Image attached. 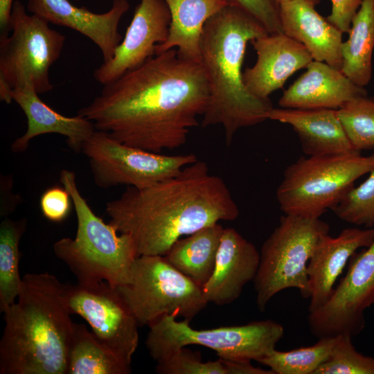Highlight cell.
Here are the masks:
<instances>
[{
  "label": "cell",
  "mask_w": 374,
  "mask_h": 374,
  "mask_svg": "<svg viewBox=\"0 0 374 374\" xmlns=\"http://www.w3.org/2000/svg\"><path fill=\"white\" fill-rule=\"evenodd\" d=\"M139 326H148L164 315L189 322L206 306L202 287L175 268L164 256H140L129 281L116 287Z\"/></svg>",
  "instance_id": "10"
},
{
  "label": "cell",
  "mask_w": 374,
  "mask_h": 374,
  "mask_svg": "<svg viewBox=\"0 0 374 374\" xmlns=\"http://www.w3.org/2000/svg\"><path fill=\"white\" fill-rule=\"evenodd\" d=\"M278 100L282 108L339 109L347 102L367 95L364 87L348 79L340 70L312 60Z\"/></svg>",
  "instance_id": "19"
},
{
  "label": "cell",
  "mask_w": 374,
  "mask_h": 374,
  "mask_svg": "<svg viewBox=\"0 0 374 374\" xmlns=\"http://www.w3.org/2000/svg\"><path fill=\"white\" fill-rule=\"evenodd\" d=\"M103 86L78 114L125 145L156 153L184 145L209 100L201 63L181 57L175 48Z\"/></svg>",
  "instance_id": "1"
},
{
  "label": "cell",
  "mask_w": 374,
  "mask_h": 374,
  "mask_svg": "<svg viewBox=\"0 0 374 374\" xmlns=\"http://www.w3.org/2000/svg\"><path fill=\"white\" fill-rule=\"evenodd\" d=\"M224 227L218 222L178 239L164 256L177 270L203 287L212 276Z\"/></svg>",
  "instance_id": "24"
},
{
  "label": "cell",
  "mask_w": 374,
  "mask_h": 374,
  "mask_svg": "<svg viewBox=\"0 0 374 374\" xmlns=\"http://www.w3.org/2000/svg\"><path fill=\"white\" fill-rule=\"evenodd\" d=\"M260 263V252L233 228H224L214 271L202 287L205 301L228 305L240 296L253 280Z\"/></svg>",
  "instance_id": "17"
},
{
  "label": "cell",
  "mask_w": 374,
  "mask_h": 374,
  "mask_svg": "<svg viewBox=\"0 0 374 374\" xmlns=\"http://www.w3.org/2000/svg\"><path fill=\"white\" fill-rule=\"evenodd\" d=\"M11 96L24 112L28 125L26 132L12 143L13 152H24L32 139L45 134L64 136L69 148L79 152L96 130L93 123L81 115L69 117L55 111L39 98L30 84L12 89Z\"/></svg>",
  "instance_id": "20"
},
{
  "label": "cell",
  "mask_w": 374,
  "mask_h": 374,
  "mask_svg": "<svg viewBox=\"0 0 374 374\" xmlns=\"http://www.w3.org/2000/svg\"><path fill=\"white\" fill-rule=\"evenodd\" d=\"M250 43L257 60L253 66L245 69L242 78L249 91L260 98H269L294 73L314 60L303 44L283 33L268 34Z\"/></svg>",
  "instance_id": "16"
},
{
  "label": "cell",
  "mask_w": 374,
  "mask_h": 374,
  "mask_svg": "<svg viewBox=\"0 0 374 374\" xmlns=\"http://www.w3.org/2000/svg\"><path fill=\"white\" fill-rule=\"evenodd\" d=\"M74 1H80V0H74Z\"/></svg>",
  "instance_id": "39"
},
{
  "label": "cell",
  "mask_w": 374,
  "mask_h": 374,
  "mask_svg": "<svg viewBox=\"0 0 374 374\" xmlns=\"http://www.w3.org/2000/svg\"><path fill=\"white\" fill-rule=\"evenodd\" d=\"M26 229L25 218H5L0 224V312L3 313L15 302L20 291L19 243Z\"/></svg>",
  "instance_id": "27"
},
{
  "label": "cell",
  "mask_w": 374,
  "mask_h": 374,
  "mask_svg": "<svg viewBox=\"0 0 374 374\" xmlns=\"http://www.w3.org/2000/svg\"><path fill=\"white\" fill-rule=\"evenodd\" d=\"M28 10L49 24L71 28L91 39L100 50L103 62L110 60L122 41L119 23L128 11L127 0H113L111 8L95 13L69 0H28Z\"/></svg>",
  "instance_id": "15"
},
{
  "label": "cell",
  "mask_w": 374,
  "mask_h": 374,
  "mask_svg": "<svg viewBox=\"0 0 374 374\" xmlns=\"http://www.w3.org/2000/svg\"><path fill=\"white\" fill-rule=\"evenodd\" d=\"M337 336L319 338L314 344L279 351L276 348L258 361L274 374H314L332 353Z\"/></svg>",
  "instance_id": "28"
},
{
  "label": "cell",
  "mask_w": 374,
  "mask_h": 374,
  "mask_svg": "<svg viewBox=\"0 0 374 374\" xmlns=\"http://www.w3.org/2000/svg\"><path fill=\"white\" fill-rule=\"evenodd\" d=\"M374 241V228H346L336 237H320L308 265L311 290L308 312L321 308L330 299L334 285L352 256Z\"/></svg>",
  "instance_id": "18"
},
{
  "label": "cell",
  "mask_w": 374,
  "mask_h": 374,
  "mask_svg": "<svg viewBox=\"0 0 374 374\" xmlns=\"http://www.w3.org/2000/svg\"><path fill=\"white\" fill-rule=\"evenodd\" d=\"M269 119L290 125L308 156L358 152L346 133L337 109L273 108Z\"/></svg>",
  "instance_id": "22"
},
{
  "label": "cell",
  "mask_w": 374,
  "mask_h": 374,
  "mask_svg": "<svg viewBox=\"0 0 374 374\" xmlns=\"http://www.w3.org/2000/svg\"><path fill=\"white\" fill-rule=\"evenodd\" d=\"M170 12L167 40L156 46L155 55L172 48L186 60L200 62L201 40L206 21L225 6L229 0H163Z\"/></svg>",
  "instance_id": "23"
},
{
  "label": "cell",
  "mask_w": 374,
  "mask_h": 374,
  "mask_svg": "<svg viewBox=\"0 0 374 374\" xmlns=\"http://www.w3.org/2000/svg\"><path fill=\"white\" fill-rule=\"evenodd\" d=\"M172 314L164 315L148 326L145 345L157 363L188 345L208 348L224 360L258 362L276 348L284 335L283 326L271 319L195 330L188 321H179Z\"/></svg>",
  "instance_id": "8"
},
{
  "label": "cell",
  "mask_w": 374,
  "mask_h": 374,
  "mask_svg": "<svg viewBox=\"0 0 374 374\" xmlns=\"http://www.w3.org/2000/svg\"><path fill=\"white\" fill-rule=\"evenodd\" d=\"M64 285L48 272L22 277L17 301L3 313L0 374H66L73 322Z\"/></svg>",
  "instance_id": "4"
},
{
  "label": "cell",
  "mask_w": 374,
  "mask_h": 374,
  "mask_svg": "<svg viewBox=\"0 0 374 374\" xmlns=\"http://www.w3.org/2000/svg\"><path fill=\"white\" fill-rule=\"evenodd\" d=\"M71 314L82 317L96 339L131 366L139 344V326L116 287L105 281L64 285Z\"/></svg>",
  "instance_id": "12"
},
{
  "label": "cell",
  "mask_w": 374,
  "mask_h": 374,
  "mask_svg": "<svg viewBox=\"0 0 374 374\" xmlns=\"http://www.w3.org/2000/svg\"><path fill=\"white\" fill-rule=\"evenodd\" d=\"M275 1H276V3H277L278 4V6H279V5L283 4V3H286V2H287V1H290V0H275Z\"/></svg>",
  "instance_id": "38"
},
{
  "label": "cell",
  "mask_w": 374,
  "mask_h": 374,
  "mask_svg": "<svg viewBox=\"0 0 374 374\" xmlns=\"http://www.w3.org/2000/svg\"><path fill=\"white\" fill-rule=\"evenodd\" d=\"M331 12L327 20L343 33H349L352 19L359 8L362 0H330Z\"/></svg>",
  "instance_id": "35"
},
{
  "label": "cell",
  "mask_w": 374,
  "mask_h": 374,
  "mask_svg": "<svg viewBox=\"0 0 374 374\" xmlns=\"http://www.w3.org/2000/svg\"><path fill=\"white\" fill-rule=\"evenodd\" d=\"M329 230V224L320 217L290 214L280 217L261 247L253 280L260 311H265L270 300L285 289H297L303 298L310 299L308 262L317 241Z\"/></svg>",
  "instance_id": "9"
},
{
  "label": "cell",
  "mask_w": 374,
  "mask_h": 374,
  "mask_svg": "<svg viewBox=\"0 0 374 374\" xmlns=\"http://www.w3.org/2000/svg\"><path fill=\"white\" fill-rule=\"evenodd\" d=\"M13 0H0V28L1 32L8 30Z\"/></svg>",
  "instance_id": "37"
},
{
  "label": "cell",
  "mask_w": 374,
  "mask_h": 374,
  "mask_svg": "<svg viewBox=\"0 0 374 374\" xmlns=\"http://www.w3.org/2000/svg\"><path fill=\"white\" fill-rule=\"evenodd\" d=\"M374 170V153L301 157L288 166L276 189L284 214L320 217L332 210L361 177Z\"/></svg>",
  "instance_id": "6"
},
{
  "label": "cell",
  "mask_w": 374,
  "mask_h": 374,
  "mask_svg": "<svg viewBox=\"0 0 374 374\" xmlns=\"http://www.w3.org/2000/svg\"><path fill=\"white\" fill-rule=\"evenodd\" d=\"M73 201L62 186H52L42 195L39 205L42 215L52 222H61L69 215Z\"/></svg>",
  "instance_id": "34"
},
{
  "label": "cell",
  "mask_w": 374,
  "mask_h": 374,
  "mask_svg": "<svg viewBox=\"0 0 374 374\" xmlns=\"http://www.w3.org/2000/svg\"><path fill=\"white\" fill-rule=\"evenodd\" d=\"M105 212L109 223L132 239L137 256H165L182 236L239 215L225 181L199 160L150 186H128Z\"/></svg>",
  "instance_id": "2"
},
{
  "label": "cell",
  "mask_w": 374,
  "mask_h": 374,
  "mask_svg": "<svg viewBox=\"0 0 374 374\" xmlns=\"http://www.w3.org/2000/svg\"><path fill=\"white\" fill-rule=\"evenodd\" d=\"M82 151L96 185L105 189L118 185L145 188L175 176L198 160L193 153L166 155L132 147L97 130Z\"/></svg>",
  "instance_id": "11"
},
{
  "label": "cell",
  "mask_w": 374,
  "mask_h": 374,
  "mask_svg": "<svg viewBox=\"0 0 374 374\" xmlns=\"http://www.w3.org/2000/svg\"><path fill=\"white\" fill-rule=\"evenodd\" d=\"M170 20L163 0H140L113 57L95 70L96 80L105 85L155 55L156 46L168 37Z\"/></svg>",
  "instance_id": "14"
},
{
  "label": "cell",
  "mask_w": 374,
  "mask_h": 374,
  "mask_svg": "<svg viewBox=\"0 0 374 374\" xmlns=\"http://www.w3.org/2000/svg\"><path fill=\"white\" fill-rule=\"evenodd\" d=\"M257 19L269 34L283 33L279 6L275 0H229Z\"/></svg>",
  "instance_id": "33"
},
{
  "label": "cell",
  "mask_w": 374,
  "mask_h": 374,
  "mask_svg": "<svg viewBox=\"0 0 374 374\" xmlns=\"http://www.w3.org/2000/svg\"><path fill=\"white\" fill-rule=\"evenodd\" d=\"M131 366L103 345L83 324L73 323L66 374H128Z\"/></svg>",
  "instance_id": "26"
},
{
  "label": "cell",
  "mask_w": 374,
  "mask_h": 374,
  "mask_svg": "<svg viewBox=\"0 0 374 374\" xmlns=\"http://www.w3.org/2000/svg\"><path fill=\"white\" fill-rule=\"evenodd\" d=\"M320 0H290L279 5L283 33L303 44L313 60L340 70L343 33L316 10Z\"/></svg>",
  "instance_id": "21"
},
{
  "label": "cell",
  "mask_w": 374,
  "mask_h": 374,
  "mask_svg": "<svg viewBox=\"0 0 374 374\" xmlns=\"http://www.w3.org/2000/svg\"><path fill=\"white\" fill-rule=\"evenodd\" d=\"M348 39L342 42L341 71L364 87L372 78L374 49V0H362L352 19Z\"/></svg>",
  "instance_id": "25"
},
{
  "label": "cell",
  "mask_w": 374,
  "mask_h": 374,
  "mask_svg": "<svg viewBox=\"0 0 374 374\" xmlns=\"http://www.w3.org/2000/svg\"><path fill=\"white\" fill-rule=\"evenodd\" d=\"M348 268L329 300L309 312L310 330L317 338L360 333L365 327L364 312L374 305V241L355 252Z\"/></svg>",
  "instance_id": "13"
},
{
  "label": "cell",
  "mask_w": 374,
  "mask_h": 374,
  "mask_svg": "<svg viewBox=\"0 0 374 374\" xmlns=\"http://www.w3.org/2000/svg\"><path fill=\"white\" fill-rule=\"evenodd\" d=\"M66 37L44 19L28 14L18 0L13 2L8 30L0 36V99L12 101L11 91L30 84L44 93L53 86L51 66L59 59Z\"/></svg>",
  "instance_id": "7"
},
{
  "label": "cell",
  "mask_w": 374,
  "mask_h": 374,
  "mask_svg": "<svg viewBox=\"0 0 374 374\" xmlns=\"http://www.w3.org/2000/svg\"><path fill=\"white\" fill-rule=\"evenodd\" d=\"M60 181L71 197L78 227L74 238H62L54 243L55 256L79 283L105 281L115 287L126 284L138 257L132 239L119 235L110 223L94 213L80 193L73 172L62 170Z\"/></svg>",
  "instance_id": "5"
},
{
  "label": "cell",
  "mask_w": 374,
  "mask_h": 374,
  "mask_svg": "<svg viewBox=\"0 0 374 374\" xmlns=\"http://www.w3.org/2000/svg\"><path fill=\"white\" fill-rule=\"evenodd\" d=\"M269 34L253 17L229 4L205 24L200 63L209 87V100L202 127L220 125L230 145L241 128L269 119L274 108L269 98L251 93L243 82L242 64L247 43Z\"/></svg>",
  "instance_id": "3"
},
{
  "label": "cell",
  "mask_w": 374,
  "mask_h": 374,
  "mask_svg": "<svg viewBox=\"0 0 374 374\" xmlns=\"http://www.w3.org/2000/svg\"><path fill=\"white\" fill-rule=\"evenodd\" d=\"M341 220L356 226H374V170L357 186L352 187L332 209Z\"/></svg>",
  "instance_id": "30"
},
{
  "label": "cell",
  "mask_w": 374,
  "mask_h": 374,
  "mask_svg": "<svg viewBox=\"0 0 374 374\" xmlns=\"http://www.w3.org/2000/svg\"><path fill=\"white\" fill-rule=\"evenodd\" d=\"M352 337L337 335L331 355L314 374H374V357L358 352Z\"/></svg>",
  "instance_id": "31"
},
{
  "label": "cell",
  "mask_w": 374,
  "mask_h": 374,
  "mask_svg": "<svg viewBox=\"0 0 374 374\" xmlns=\"http://www.w3.org/2000/svg\"><path fill=\"white\" fill-rule=\"evenodd\" d=\"M156 371L160 374H227L220 358L204 362L199 352L185 347L157 362Z\"/></svg>",
  "instance_id": "32"
},
{
  "label": "cell",
  "mask_w": 374,
  "mask_h": 374,
  "mask_svg": "<svg viewBox=\"0 0 374 374\" xmlns=\"http://www.w3.org/2000/svg\"><path fill=\"white\" fill-rule=\"evenodd\" d=\"M339 118L354 149H374V98L357 97L337 109Z\"/></svg>",
  "instance_id": "29"
},
{
  "label": "cell",
  "mask_w": 374,
  "mask_h": 374,
  "mask_svg": "<svg viewBox=\"0 0 374 374\" xmlns=\"http://www.w3.org/2000/svg\"><path fill=\"white\" fill-rule=\"evenodd\" d=\"M221 359L226 367L227 374H274L271 370H264L253 366L251 362Z\"/></svg>",
  "instance_id": "36"
}]
</instances>
